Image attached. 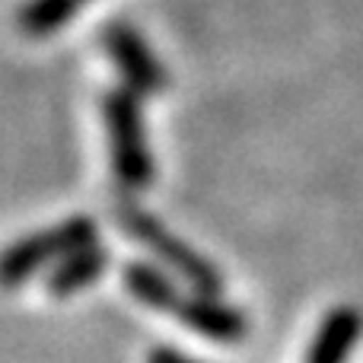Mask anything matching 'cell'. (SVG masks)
I'll return each mask as SVG.
<instances>
[{
	"label": "cell",
	"instance_id": "1",
	"mask_svg": "<svg viewBox=\"0 0 363 363\" xmlns=\"http://www.w3.org/2000/svg\"><path fill=\"white\" fill-rule=\"evenodd\" d=\"M102 125L108 134L112 172L125 191H144L157 182V160L147 144L140 96L128 86H115L102 96Z\"/></svg>",
	"mask_w": 363,
	"mask_h": 363
},
{
	"label": "cell",
	"instance_id": "2",
	"mask_svg": "<svg viewBox=\"0 0 363 363\" xmlns=\"http://www.w3.org/2000/svg\"><path fill=\"white\" fill-rule=\"evenodd\" d=\"M118 226L131 239H138L144 249L153 252L160 264H166L169 271H176L182 281L191 284V290L198 294L220 296L223 290V274L217 271V264L211 258H204L198 249H191L188 242H182L172 230H166L153 213H147L138 204H118Z\"/></svg>",
	"mask_w": 363,
	"mask_h": 363
},
{
	"label": "cell",
	"instance_id": "3",
	"mask_svg": "<svg viewBox=\"0 0 363 363\" xmlns=\"http://www.w3.org/2000/svg\"><path fill=\"white\" fill-rule=\"evenodd\" d=\"M96 233H99L96 220L86 217V213H77V217L61 220V223L48 226V230H38L32 236L16 239L4 255V284L13 290L29 281L32 274H38L42 268H48V264L55 268L57 262L80 252L83 245H93Z\"/></svg>",
	"mask_w": 363,
	"mask_h": 363
},
{
	"label": "cell",
	"instance_id": "4",
	"mask_svg": "<svg viewBox=\"0 0 363 363\" xmlns=\"http://www.w3.org/2000/svg\"><path fill=\"white\" fill-rule=\"evenodd\" d=\"M102 48H106L112 67L118 70L121 86L134 89L138 96H160L169 86L163 61L134 26L121 23V19L108 23L102 29Z\"/></svg>",
	"mask_w": 363,
	"mask_h": 363
},
{
	"label": "cell",
	"instance_id": "5",
	"mask_svg": "<svg viewBox=\"0 0 363 363\" xmlns=\"http://www.w3.org/2000/svg\"><path fill=\"white\" fill-rule=\"evenodd\" d=\"M169 315L179 319L182 325H188L191 332L217 341V345H236L249 335V322L236 306L223 303L220 296L198 294V290H191V294L185 290Z\"/></svg>",
	"mask_w": 363,
	"mask_h": 363
},
{
	"label": "cell",
	"instance_id": "6",
	"mask_svg": "<svg viewBox=\"0 0 363 363\" xmlns=\"http://www.w3.org/2000/svg\"><path fill=\"white\" fill-rule=\"evenodd\" d=\"M363 335V313L354 306H335L325 313L309 345L306 363H347Z\"/></svg>",
	"mask_w": 363,
	"mask_h": 363
},
{
	"label": "cell",
	"instance_id": "7",
	"mask_svg": "<svg viewBox=\"0 0 363 363\" xmlns=\"http://www.w3.org/2000/svg\"><path fill=\"white\" fill-rule=\"evenodd\" d=\"M108 262H112V252H108L106 245H99V242L83 245L80 252L67 255L64 262H57L55 268L45 274V290H48V296H57V300L74 296V294H80L83 287L99 281V277L106 274Z\"/></svg>",
	"mask_w": 363,
	"mask_h": 363
},
{
	"label": "cell",
	"instance_id": "8",
	"mask_svg": "<svg viewBox=\"0 0 363 363\" xmlns=\"http://www.w3.org/2000/svg\"><path fill=\"white\" fill-rule=\"evenodd\" d=\"M121 277H125V287L134 300L144 303V306H150V309H160V313H172V306L179 303V296L185 294V290H179L176 284H172V277L166 274L163 268L147 264V262L128 264Z\"/></svg>",
	"mask_w": 363,
	"mask_h": 363
},
{
	"label": "cell",
	"instance_id": "9",
	"mask_svg": "<svg viewBox=\"0 0 363 363\" xmlns=\"http://www.w3.org/2000/svg\"><path fill=\"white\" fill-rule=\"evenodd\" d=\"M89 0H26L19 10V29L32 38H45L67 26Z\"/></svg>",
	"mask_w": 363,
	"mask_h": 363
},
{
	"label": "cell",
	"instance_id": "10",
	"mask_svg": "<svg viewBox=\"0 0 363 363\" xmlns=\"http://www.w3.org/2000/svg\"><path fill=\"white\" fill-rule=\"evenodd\" d=\"M147 363H201V360L188 357V354L176 351V347H153V351L147 354Z\"/></svg>",
	"mask_w": 363,
	"mask_h": 363
}]
</instances>
